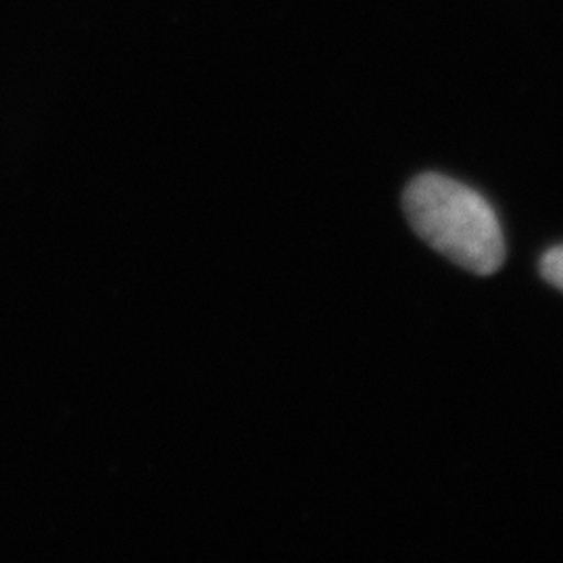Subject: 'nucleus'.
Returning a JSON list of instances; mask_svg holds the SVG:
<instances>
[{"mask_svg": "<svg viewBox=\"0 0 563 563\" xmlns=\"http://www.w3.org/2000/svg\"><path fill=\"white\" fill-rule=\"evenodd\" d=\"M402 207L416 234L463 269L490 276L504 265L501 223L470 186L441 174H423L405 188Z\"/></svg>", "mask_w": 563, "mask_h": 563, "instance_id": "1", "label": "nucleus"}, {"mask_svg": "<svg viewBox=\"0 0 563 563\" xmlns=\"http://www.w3.org/2000/svg\"><path fill=\"white\" fill-rule=\"evenodd\" d=\"M541 274L551 286L563 290V246L547 251L541 260Z\"/></svg>", "mask_w": 563, "mask_h": 563, "instance_id": "2", "label": "nucleus"}]
</instances>
